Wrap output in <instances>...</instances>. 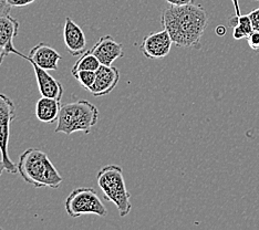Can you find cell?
<instances>
[{"instance_id":"10","label":"cell","mask_w":259,"mask_h":230,"mask_svg":"<svg viewBox=\"0 0 259 230\" xmlns=\"http://www.w3.org/2000/svg\"><path fill=\"white\" fill-rule=\"evenodd\" d=\"M19 57L29 62H34L38 67L47 71H57L58 63L62 59L57 50L45 43H38L37 45H34L29 52V56H25L21 53Z\"/></svg>"},{"instance_id":"13","label":"cell","mask_w":259,"mask_h":230,"mask_svg":"<svg viewBox=\"0 0 259 230\" xmlns=\"http://www.w3.org/2000/svg\"><path fill=\"white\" fill-rule=\"evenodd\" d=\"M19 32V22L9 15L0 17V47L7 52V55L20 56V51L15 48L14 40Z\"/></svg>"},{"instance_id":"3","label":"cell","mask_w":259,"mask_h":230,"mask_svg":"<svg viewBox=\"0 0 259 230\" xmlns=\"http://www.w3.org/2000/svg\"><path fill=\"white\" fill-rule=\"evenodd\" d=\"M99 110L87 100H78L61 105L56 133L71 135L75 132L90 134L99 121Z\"/></svg>"},{"instance_id":"5","label":"cell","mask_w":259,"mask_h":230,"mask_svg":"<svg viewBox=\"0 0 259 230\" xmlns=\"http://www.w3.org/2000/svg\"><path fill=\"white\" fill-rule=\"evenodd\" d=\"M64 207L68 216L71 218H79L83 215L104 217L108 214V210L97 192L90 187L75 188L69 194Z\"/></svg>"},{"instance_id":"11","label":"cell","mask_w":259,"mask_h":230,"mask_svg":"<svg viewBox=\"0 0 259 230\" xmlns=\"http://www.w3.org/2000/svg\"><path fill=\"white\" fill-rule=\"evenodd\" d=\"M63 40L71 56L78 57L87 51V38L81 27L71 18H66L63 27Z\"/></svg>"},{"instance_id":"1","label":"cell","mask_w":259,"mask_h":230,"mask_svg":"<svg viewBox=\"0 0 259 230\" xmlns=\"http://www.w3.org/2000/svg\"><path fill=\"white\" fill-rule=\"evenodd\" d=\"M161 23L174 44L194 48L201 43L208 23V15L199 5L170 6L162 14Z\"/></svg>"},{"instance_id":"20","label":"cell","mask_w":259,"mask_h":230,"mask_svg":"<svg viewBox=\"0 0 259 230\" xmlns=\"http://www.w3.org/2000/svg\"><path fill=\"white\" fill-rule=\"evenodd\" d=\"M251 22H252V29H256V30H259V8L252 10L250 14H248Z\"/></svg>"},{"instance_id":"21","label":"cell","mask_w":259,"mask_h":230,"mask_svg":"<svg viewBox=\"0 0 259 230\" xmlns=\"http://www.w3.org/2000/svg\"><path fill=\"white\" fill-rule=\"evenodd\" d=\"M233 38L235 40H241V39H246L247 34L246 32L241 29L239 26H235L233 28Z\"/></svg>"},{"instance_id":"14","label":"cell","mask_w":259,"mask_h":230,"mask_svg":"<svg viewBox=\"0 0 259 230\" xmlns=\"http://www.w3.org/2000/svg\"><path fill=\"white\" fill-rule=\"evenodd\" d=\"M61 101L56 99L42 97L38 100L36 104V115L37 119L42 123H55L59 119L61 110Z\"/></svg>"},{"instance_id":"19","label":"cell","mask_w":259,"mask_h":230,"mask_svg":"<svg viewBox=\"0 0 259 230\" xmlns=\"http://www.w3.org/2000/svg\"><path fill=\"white\" fill-rule=\"evenodd\" d=\"M37 0H8V4L10 7H25L33 4Z\"/></svg>"},{"instance_id":"15","label":"cell","mask_w":259,"mask_h":230,"mask_svg":"<svg viewBox=\"0 0 259 230\" xmlns=\"http://www.w3.org/2000/svg\"><path fill=\"white\" fill-rule=\"evenodd\" d=\"M100 67H101V63L98 60V58L93 55V53L89 50L82 53L79 60L74 63V66L71 70L72 74L76 73L78 71H97Z\"/></svg>"},{"instance_id":"25","label":"cell","mask_w":259,"mask_h":230,"mask_svg":"<svg viewBox=\"0 0 259 230\" xmlns=\"http://www.w3.org/2000/svg\"><path fill=\"white\" fill-rule=\"evenodd\" d=\"M235 9V15L240 16V8H239V0H232Z\"/></svg>"},{"instance_id":"18","label":"cell","mask_w":259,"mask_h":230,"mask_svg":"<svg viewBox=\"0 0 259 230\" xmlns=\"http://www.w3.org/2000/svg\"><path fill=\"white\" fill-rule=\"evenodd\" d=\"M247 42L250 47L251 50H254L259 53V30L256 29H252V31L247 35Z\"/></svg>"},{"instance_id":"22","label":"cell","mask_w":259,"mask_h":230,"mask_svg":"<svg viewBox=\"0 0 259 230\" xmlns=\"http://www.w3.org/2000/svg\"><path fill=\"white\" fill-rule=\"evenodd\" d=\"M10 6L8 0H0V17L7 16L10 14Z\"/></svg>"},{"instance_id":"2","label":"cell","mask_w":259,"mask_h":230,"mask_svg":"<svg viewBox=\"0 0 259 230\" xmlns=\"http://www.w3.org/2000/svg\"><path fill=\"white\" fill-rule=\"evenodd\" d=\"M17 168L21 178L34 188L49 187L57 190L63 181L48 154L37 149H28L23 152Z\"/></svg>"},{"instance_id":"12","label":"cell","mask_w":259,"mask_h":230,"mask_svg":"<svg viewBox=\"0 0 259 230\" xmlns=\"http://www.w3.org/2000/svg\"><path fill=\"white\" fill-rule=\"evenodd\" d=\"M30 64L33 68L34 74H36L37 84L41 97L52 98L58 100V101H61L63 96V86L60 82L50 75L48 71L38 67L34 62L30 61Z\"/></svg>"},{"instance_id":"7","label":"cell","mask_w":259,"mask_h":230,"mask_svg":"<svg viewBox=\"0 0 259 230\" xmlns=\"http://www.w3.org/2000/svg\"><path fill=\"white\" fill-rule=\"evenodd\" d=\"M173 41L170 35L164 29L162 31L153 32L143 39L140 50L148 59H162L169 55Z\"/></svg>"},{"instance_id":"8","label":"cell","mask_w":259,"mask_h":230,"mask_svg":"<svg viewBox=\"0 0 259 230\" xmlns=\"http://www.w3.org/2000/svg\"><path fill=\"white\" fill-rule=\"evenodd\" d=\"M120 81V71L113 66H102L96 72V80L90 88L92 96L101 98L108 96L116 87Z\"/></svg>"},{"instance_id":"26","label":"cell","mask_w":259,"mask_h":230,"mask_svg":"<svg viewBox=\"0 0 259 230\" xmlns=\"http://www.w3.org/2000/svg\"><path fill=\"white\" fill-rule=\"evenodd\" d=\"M7 52H6V50L3 48V47H0V67H2V64L5 60V58L7 57Z\"/></svg>"},{"instance_id":"16","label":"cell","mask_w":259,"mask_h":230,"mask_svg":"<svg viewBox=\"0 0 259 230\" xmlns=\"http://www.w3.org/2000/svg\"><path fill=\"white\" fill-rule=\"evenodd\" d=\"M96 72L97 71L84 70V71H78V72L72 75L82 85V87L89 91L94 83V80H96Z\"/></svg>"},{"instance_id":"6","label":"cell","mask_w":259,"mask_h":230,"mask_svg":"<svg viewBox=\"0 0 259 230\" xmlns=\"http://www.w3.org/2000/svg\"><path fill=\"white\" fill-rule=\"evenodd\" d=\"M16 119V106L9 97L0 93V153L6 165V170L10 174L18 172L17 165L11 161L8 152L10 137V125Z\"/></svg>"},{"instance_id":"4","label":"cell","mask_w":259,"mask_h":230,"mask_svg":"<svg viewBox=\"0 0 259 230\" xmlns=\"http://www.w3.org/2000/svg\"><path fill=\"white\" fill-rule=\"evenodd\" d=\"M97 181L103 197L115 205L120 217H125L132 209L131 194L126 190L123 170L117 165H107L97 174Z\"/></svg>"},{"instance_id":"24","label":"cell","mask_w":259,"mask_h":230,"mask_svg":"<svg viewBox=\"0 0 259 230\" xmlns=\"http://www.w3.org/2000/svg\"><path fill=\"white\" fill-rule=\"evenodd\" d=\"M226 32H227V30H226V27H224V26H219L216 28V34L217 35H220V37H223V35H225L226 34Z\"/></svg>"},{"instance_id":"9","label":"cell","mask_w":259,"mask_h":230,"mask_svg":"<svg viewBox=\"0 0 259 230\" xmlns=\"http://www.w3.org/2000/svg\"><path fill=\"white\" fill-rule=\"evenodd\" d=\"M102 66H112L117 59L123 57V44L116 42L110 34L103 35L90 50Z\"/></svg>"},{"instance_id":"17","label":"cell","mask_w":259,"mask_h":230,"mask_svg":"<svg viewBox=\"0 0 259 230\" xmlns=\"http://www.w3.org/2000/svg\"><path fill=\"white\" fill-rule=\"evenodd\" d=\"M229 26L234 28L235 26H239L248 35L252 31V22L249 15H243V16H232L229 19Z\"/></svg>"},{"instance_id":"23","label":"cell","mask_w":259,"mask_h":230,"mask_svg":"<svg viewBox=\"0 0 259 230\" xmlns=\"http://www.w3.org/2000/svg\"><path fill=\"white\" fill-rule=\"evenodd\" d=\"M170 6H185L194 4L195 0H165Z\"/></svg>"},{"instance_id":"27","label":"cell","mask_w":259,"mask_h":230,"mask_svg":"<svg viewBox=\"0 0 259 230\" xmlns=\"http://www.w3.org/2000/svg\"><path fill=\"white\" fill-rule=\"evenodd\" d=\"M4 170H6V165H5V163H4L3 159H0V176L3 175Z\"/></svg>"}]
</instances>
